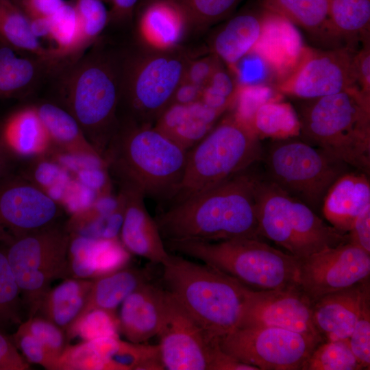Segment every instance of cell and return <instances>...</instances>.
Instances as JSON below:
<instances>
[{
    "label": "cell",
    "instance_id": "22",
    "mask_svg": "<svg viewBox=\"0 0 370 370\" xmlns=\"http://www.w3.org/2000/svg\"><path fill=\"white\" fill-rule=\"evenodd\" d=\"M295 25L284 17L264 10L262 33L252 51L281 73L282 78L294 69L305 48Z\"/></svg>",
    "mask_w": 370,
    "mask_h": 370
},
{
    "label": "cell",
    "instance_id": "40",
    "mask_svg": "<svg viewBox=\"0 0 370 370\" xmlns=\"http://www.w3.org/2000/svg\"><path fill=\"white\" fill-rule=\"evenodd\" d=\"M77 30V18L74 7L71 2L65 4L52 16L48 18L47 38L55 46L51 47L54 59L60 62L64 53L71 45Z\"/></svg>",
    "mask_w": 370,
    "mask_h": 370
},
{
    "label": "cell",
    "instance_id": "3",
    "mask_svg": "<svg viewBox=\"0 0 370 370\" xmlns=\"http://www.w3.org/2000/svg\"><path fill=\"white\" fill-rule=\"evenodd\" d=\"M187 153L153 125L119 119L102 159L119 185L170 201L182 179Z\"/></svg>",
    "mask_w": 370,
    "mask_h": 370
},
{
    "label": "cell",
    "instance_id": "42",
    "mask_svg": "<svg viewBox=\"0 0 370 370\" xmlns=\"http://www.w3.org/2000/svg\"><path fill=\"white\" fill-rule=\"evenodd\" d=\"M277 89L264 84H239L233 111L248 125L257 109L264 103L280 99Z\"/></svg>",
    "mask_w": 370,
    "mask_h": 370
},
{
    "label": "cell",
    "instance_id": "28",
    "mask_svg": "<svg viewBox=\"0 0 370 370\" xmlns=\"http://www.w3.org/2000/svg\"><path fill=\"white\" fill-rule=\"evenodd\" d=\"M144 6L137 27L141 42L159 49L178 45L186 27L175 2L153 0Z\"/></svg>",
    "mask_w": 370,
    "mask_h": 370
},
{
    "label": "cell",
    "instance_id": "2",
    "mask_svg": "<svg viewBox=\"0 0 370 370\" xmlns=\"http://www.w3.org/2000/svg\"><path fill=\"white\" fill-rule=\"evenodd\" d=\"M255 177L247 170L203 193L171 204L154 219L164 241L260 238Z\"/></svg>",
    "mask_w": 370,
    "mask_h": 370
},
{
    "label": "cell",
    "instance_id": "18",
    "mask_svg": "<svg viewBox=\"0 0 370 370\" xmlns=\"http://www.w3.org/2000/svg\"><path fill=\"white\" fill-rule=\"evenodd\" d=\"M119 186L118 204L122 217L120 237L123 248L152 263L163 264L171 254L155 219L146 208L145 197L131 186Z\"/></svg>",
    "mask_w": 370,
    "mask_h": 370
},
{
    "label": "cell",
    "instance_id": "21",
    "mask_svg": "<svg viewBox=\"0 0 370 370\" xmlns=\"http://www.w3.org/2000/svg\"><path fill=\"white\" fill-rule=\"evenodd\" d=\"M166 290L149 282L130 294L121 304L119 332L134 343L158 336L164 314Z\"/></svg>",
    "mask_w": 370,
    "mask_h": 370
},
{
    "label": "cell",
    "instance_id": "35",
    "mask_svg": "<svg viewBox=\"0 0 370 370\" xmlns=\"http://www.w3.org/2000/svg\"><path fill=\"white\" fill-rule=\"evenodd\" d=\"M264 10L280 15L306 31L328 29L330 0H259Z\"/></svg>",
    "mask_w": 370,
    "mask_h": 370
},
{
    "label": "cell",
    "instance_id": "53",
    "mask_svg": "<svg viewBox=\"0 0 370 370\" xmlns=\"http://www.w3.org/2000/svg\"><path fill=\"white\" fill-rule=\"evenodd\" d=\"M139 0H112L108 25L121 27L129 23Z\"/></svg>",
    "mask_w": 370,
    "mask_h": 370
},
{
    "label": "cell",
    "instance_id": "6",
    "mask_svg": "<svg viewBox=\"0 0 370 370\" xmlns=\"http://www.w3.org/2000/svg\"><path fill=\"white\" fill-rule=\"evenodd\" d=\"M298 116L307 143L369 175L370 95L354 86L311 99Z\"/></svg>",
    "mask_w": 370,
    "mask_h": 370
},
{
    "label": "cell",
    "instance_id": "51",
    "mask_svg": "<svg viewBox=\"0 0 370 370\" xmlns=\"http://www.w3.org/2000/svg\"><path fill=\"white\" fill-rule=\"evenodd\" d=\"M347 234L349 243L370 253V206L356 218Z\"/></svg>",
    "mask_w": 370,
    "mask_h": 370
},
{
    "label": "cell",
    "instance_id": "14",
    "mask_svg": "<svg viewBox=\"0 0 370 370\" xmlns=\"http://www.w3.org/2000/svg\"><path fill=\"white\" fill-rule=\"evenodd\" d=\"M354 55L350 46L328 51L305 47L276 89L282 95L311 100L358 86Z\"/></svg>",
    "mask_w": 370,
    "mask_h": 370
},
{
    "label": "cell",
    "instance_id": "54",
    "mask_svg": "<svg viewBox=\"0 0 370 370\" xmlns=\"http://www.w3.org/2000/svg\"><path fill=\"white\" fill-rule=\"evenodd\" d=\"M203 89L183 80L175 90L171 103L188 105L198 101L201 100Z\"/></svg>",
    "mask_w": 370,
    "mask_h": 370
},
{
    "label": "cell",
    "instance_id": "46",
    "mask_svg": "<svg viewBox=\"0 0 370 370\" xmlns=\"http://www.w3.org/2000/svg\"><path fill=\"white\" fill-rule=\"evenodd\" d=\"M12 338L29 363L39 365L46 369L56 370V360L45 347L32 334L17 328Z\"/></svg>",
    "mask_w": 370,
    "mask_h": 370
},
{
    "label": "cell",
    "instance_id": "36",
    "mask_svg": "<svg viewBox=\"0 0 370 370\" xmlns=\"http://www.w3.org/2000/svg\"><path fill=\"white\" fill-rule=\"evenodd\" d=\"M364 369L351 349L349 340L323 341L312 351L301 370Z\"/></svg>",
    "mask_w": 370,
    "mask_h": 370
},
{
    "label": "cell",
    "instance_id": "33",
    "mask_svg": "<svg viewBox=\"0 0 370 370\" xmlns=\"http://www.w3.org/2000/svg\"><path fill=\"white\" fill-rule=\"evenodd\" d=\"M249 125L259 139H284L300 135L298 114L291 103L280 99L260 106L251 117Z\"/></svg>",
    "mask_w": 370,
    "mask_h": 370
},
{
    "label": "cell",
    "instance_id": "47",
    "mask_svg": "<svg viewBox=\"0 0 370 370\" xmlns=\"http://www.w3.org/2000/svg\"><path fill=\"white\" fill-rule=\"evenodd\" d=\"M221 62L213 53L196 60H192L186 69L184 81L204 88L213 73L221 66Z\"/></svg>",
    "mask_w": 370,
    "mask_h": 370
},
{
    "label": "cell",
    "instance_id": "17",
    "mask_svg": "<svg viewBox=\"0 0 370 370\" xmlns=\"http://www.w3.org/2000/svg\"><path fill=\"white\" fill-rule=\"evenodd\" d=\"M313 301L296 284L284 288L251 290L241 327H276L314 336Z\"/></svg>",
    "mask_w": 370,
    "mask_h": 370
},
{
    "label": "cell",
    "instance_id": "43",
    "mask_svg": "<svg viewBox=\"0 0 370 370\" xmlns=\"http://www.w3.org/2000/svg\"><path fill=\"white\" fill-rule=\"evenodd\" d=\"M71 236L68 251L71 278H95L93 257L96 240L79 235L74 236L71 234Z\"/></svg>",
    "mask_w": 370,
    "mask_h": 370
},
{
    "label": "cell",
    "instance_id": "57",
    "mask_svg": "<svg viewBox=\"0 0 370 370\" xmlns=\"http://www.w3.org/2000/svg\"><path fill=\"white\" fill-rule=\"evenodd\" d=\"M102 1H103V0H102ZM103 1H108V2H111V1H112V0H103Z\"/></svg>",
    "mask_w": 370,
    "mask_h": 370
},
{
    "label": "cell",
    "instance_id": "4",
    "mask_svg": "<svg viewBox=\"0 0 370 370\" xmlns=\"http://www.w3.org/2000/svg\"><path fill=\"white\" fill-rule=\"evenodd\" d=\"M162 277L170 292L212 336L218 339L238 328L251 290L206 263L171 254Z\"/></svg>",
    "mask_w": 370,
    "mask_h": 370
},
{
    "label": "cell",
    "instance_id": "13",
    "mask_svg": "<svg viewBox=\"0 0 370 370\" xmlns=\"http://www.w3.org/2000/svg\"><path fill=\"white\" fill-rule=\"evenodd\" d=\"M158 349L164 369L215 370L223 354L209 334L167 290Z\"/></svg>",
    "mask_w": 370,
    "mask_h": 370
},
{
    "label": "cell",
    "instance_id": "55",
    "mask_svg": "<svg viewBox=\"0 0 370 370\" xmlns=\"http://www.w3.org/2000/svg\"><path fill=\"white\" fill-rule=\"evenodd\" d=\"M20 163L0 140V179L16 171Z\"/></svg>",
    "mask_w": 370,
    "mask_h": 370
},
{
    "label": "cell",
    "instance_id": "15",
    "mask_svg": "<svg viewBox=\"0 0 370 370\" xmlns=\"http://www.w3.org/2000/svg\"><path fill=\"white\" fill-rule=\"evenodd\" d=\"M297 260L298 286L312 301L369 280L370 253L349 242Z\"/></svg>",
    "mask_w": 370,
    "mask_h": 370
},
{
    "label": "cell",
    "instance_id": "9",
    "mask_svg": "<svg viewBox=\"0 0 370 370\" xmlns=\"http://www.w3.org/2000/svg\"><path fill=\"white\" fill-rule=\"evenodd\" d=\"M254 189L261 237L295 258L349 242L348 234L325 223L312 208L266 177L256 175Z\"/></svg>",
    "mask_w": 370,
    "mask_h": 370
},
{
    "label": "cell",
    "instance_id": "38",
    "mask_svg": "<svg viewBox=\"0 0 370 370\" xmlns=\"http://www.w3.org/2000/svg\"><path fill=\"white\" fill-rule=\"evenodd\" d=\"M23 305L19 288L0 245V330L19 325L23 321Z\"/></svg>",
    "mask_w": 370,
    "mask_h": 370
},
{
    "label": "cell",
    "instance_id": "5",
    "mask_svg": "<svg viewBox=\"0 0 370 370\" xmlns=\"http://www.w3.org/2000/svg\"><path fill=\"white\" fill-rule=\"evenodd\" d=\"M191 60L179 45L166 49L143 42L126 46L118 120L153 125L171 103Z\"/></svg>",
    "mask_w": 370,
    "mask_h": 370
},
{
    "label": "cell",
    "instance_id": "16",
    "mask_svg": "<svg viewBox=\"0 0 370 370\" xmlns=\"http://www.w3.org/2000/svg\"><path fill=\"white\" fill-rule=\"evenodd\" d=\"M61 206L17 171L0 179V245L58 222Z\"/></svg>",
    "mask_w": 370,
    "mask_h": 370
},
{
    "label": "cell",
    "instance_id": "32",
    "mask_svg": "<svg viewBox=\"0 0 370 370\" xmlns=\"http://www.w3.org/2000/svg\"><path fill=\"white\" fill-rule=\"evenodd\" d=\"M76 14L75 38L60 58L61 63L73 62L83 55L108 27L109 12L102 0H72Z\"/></svg>",
    "mask_w": 370,
    "mask_h": 370
},
{
    "label": "cell",
    "instance_id": "44",
    "mask_svg": "<svg viewBox=\"0 0 370 370\" xmlns=\"http://www.w3.org/2000/svg\"><path fill=\"white\" fill-rule=\"evenodd\" d=\"M354 354L363 369L370 368V299L363 305L354 330L349 338Z\"/></svg>",
    "mask_w": 370,
    "mask_h": 370
},
{
    "label": "cell",
    "instance_id": "11",
    "mask_svg": "<svg viewBox=\"0 0 370 370\" xmlns=\"http://www.w3.org/2000/svg\"><path fill=\"white\" fill-rule=\"evenodd\" d=\"M269 181L310 208H319L348 165L321 148L295 137L275 140L265 155Z\"/></svg>",
    "mask_w": 370,
    "mask_h": 370
},
{
    "label": "cell",
    "instance_id": "37",
    "mask_svg": "<svg viewBox=\"0 0 370 370\" xmlns=\"http://www.w3.org/2000/svg\"><path fill=\"white\" fill-rule=\"evenodd\" d=\"M181 10L186 28L206 29L229 16L242 0H173Z\"/></svg>",
    "mask_w": 370,
    "mask_h": 370
},
{
    "label": "cell",
    "instance_id": "30",
    "mask_svg": "<svg viewBox=\"0 0 370 370\" xmlns=\"http://www.w3.org/2000/svg\"><path fill=\"white\" fill-rule=\"evenodd\" d=\"M92 280L86 304L80 315L96 308L116 312L117 307L130 294L149 282V274L146 269L121 268Z\"/></svg>",
    "mask_w": 370,
    "mask_h": 370
},
{
    "label": "cell",
    "instance_id": "48",
    "mask_svg": "<svg viewBox=\"0 0 370 370\" xmlns=\"http://www.w3.org/2000/svg\"><path fill=\"white\" fill-rule=\"evenodd\" d=\"M29 369V363L19 353L12 338L0 330V370Z\"/></svg>",
    "mask_w": 370,
    "mask_h": 370
},
{
    "label": "cell",
    "instance_id": "19",
    "mask_svg": "<svg viewBox=\"0 0 370 370\" xmlns=\"http://www.w3.org/2000/svg\"><path fill=\"white\" fill-rule=\"evenodd\" d=\"M369 299V280L319 297L312 305L317 332L323 341L348 340Z\"/></svg>",
    "mask_w": 370,
    "mask_h": 370
},
{
    "label": "cell",
    "instance_id": "45",
    "mask_svg": "<svg viewBox=\"0 0 370 370\" xmlns=\"http://www.w3.org/2000/svg\"><path fill=\"white\" fill-rule=\"evenodd\" d=\"M127 252L112 241L96 240L93 257L95 278L123 268L127 259Z\"/></svg>",
    "mask_w": 370,
    "mask_h": 370
},
{
    "label": "cell",
    "instance_id": "1",
    "mask_svg": "<svg viewBox=\"0 0 370 370\" xmlns=\"http://www.w3.org/2000/svg\"><path fill=\"white\" fill-rule=\"evenodd\" d=\"M125 48L101 36L77 60L58 63L37 96L70 114L101 158L119 125Z\"/></svg>",
    "mask_w": 370,
    "mask_h": 370
},
{
    "label": "cell",
    "instance_id": "25",
    "mask_svg": "<svg viewBox=\"0 0 370 370\" xmlns=\"http://www.w3.org/2000/svg\"><path fill=\"white\" fill-rule=\"evenodd\" d=\"M367 174L347 172L328 190L323 201V213L331 225L347 234L356 218L370 206V183Z\"/></svg>",
    "mask_w": 370,
    "mask_h": 370
},
{
    "label": "cell",
    "instance_id": "27",
    "mask_svg": "<svg viewBox=\"0 0 370 370\" xmlns=\"http://www.w3.org/2000/svg\"><path fill=\"white\" fill-rule=\"evenodd\" d=\"M264 11H246L228 20L214 34L212 53L221 62L236 66L251 53L262 29Z\"/></svg>",
    "mask_w": 370,
    "mask_h": 370
},
{
    "label": "cell",
    "instance_id": "10",
    "mask_svg": "<svg viewBox=\"0 0 370 370\" xmlns=\"http://www.w3.org/2000/svg\"><path fill=\"white\" fill-rule=\"evenodd\" d=\"M71 237L66 226L58 222L0 245L19 288L27 318L36 315L53 280L71 278Z\"/></svg>",
    "mask_w": 370,
    "mask_h": 370
},
{
    "label": "cell",
    "instance_id": "7",
    "mask_svg": "<svg viewBox=\"0 0 370 370\" xmlns=\"http://www.w3.org/2000/svg\"><path fill=\"white\" fill-rule=\"evenodd\" d=\"M262 157L260 140L232 110L188 151L184 173L170 204L220 184Z\"/></svg>",
    "mask_w": 370,
    "mask_h": 370
},
{
    "label": "cell",
    "instance_id": "24",
    "mask_svg": "<svg viewBox=\"0 0 370 370\" xmlns=\"http://www.w3.org/2000/svg\"><path fill=\"white\" fill-rule=\"evenodd\" d=\"M223 114L201 100L188 105L171 103L153 127L188 151L213 128Z\"/></svg>",
    "mask_w": 370,
    "mask_h": 370
},
{
    "label": "cell",
    "instance_id": "26",
    "mask_svg": "<svg viewBox=\"0 0 370 370\" xmlns=\"http://www.w3.org/2000/svg\"><path fill=\"white\" fill-rule=\"evenodd\" d=\"M29 101L33 103L53 147L71 156L87 158L104 166L102 158L70 114L38 97Z\"/></svg>",
    "mask_w": 370,
    "mask_h": 370
},
{
    "label": "cell",
    "instance_id": "52",
    "mask_svg": "<svg viewBox=\"0 0 370 370\" xmlns=\"http://www.w3.org/2000/svg\"><path fill=\"white\" fill-rule=\"evenodd\" d=\"M364 47L354 55V66L357 83L364 92L370 95V47L369 40L364 41Z\"/></svg>",
    "mask_w": 370,
    "mask_h": 370
},
{
    "label": "cell",
    "instance_id": "56",
    "mask_svg": "<svg viewBox=\"0 0 370 370\" xmlns=\"http://www.w3.org/2000/svg\"><path fill=\"white\" fill-rule=\"evenodd\" d=\"M153 1V0H139V1L141 3H143V5H146L147 3H148L149 1Z\"/></svg>",
    "mask_w": 370,
    "mask_h": 370
},
{
    "label": "cell",
    "instance_id": "8",
    "mask_svg": "<svg viewBox=\"0 0 370 370\" xmlns=\"http://www.w3.org/2000/svg\"><path fill=\"white\" fill-rule=\"evenodd\" d=\"M164 243L166 248L210 265L253 290L298 285L297 258L258 238Z\"/></svg>",
    "mask_w": 370,
    "mask_h": 370
},
{
    "label": "cell",
    "instance_id": "41",
    "mask_svg": "<svg viewBox=\"0 0 370 370\" xmlns=\"http://www.w3.org/2000/svg\"><path fill=\"white\" fill-rule=\"evenodd\" d=\"M18 328L37 338L56 362L69 345L66 332L53 323L40 316L27 318Z\"/></svg>",
    "mask_w": 370,
    "mask_h": 370
},
{
    "label": "cell",
    "instance_id": "49",
    "mask_svg": "<svg viewBox=\"0 0 370 370\" xmlns=\"http://www.w3.org/2000/svg\"><path fill=\"white\" fill-rule=\"evenodd\" d=\"M238 86L236 79L221 66L204 88L235 103Z\"/></svg>",
    "mask_w": 370,
    "mask_h": 370
},
{
    "label": "cell",
    "instance_id": "31",
    "mask_svg": "<svg viewBox=\"0 0 370 370\" xmlns=\"http://www.w3.org/2000/svg\"><path fill=\"white\" fill-rule=\"evenodd\" d=\"M0 40L21 53L53 58L51 49L35 35L29 18L10 0H0Z\"/></svg>",
    "mask_w": 370,
    "mask_h": 370
},
{
    "label": "cell",
    "instance_id": "12",
    "mask_svg": "<svg viewBox=\"0 0 370 370\" xmlns=\"http://www.w3.org/2000/svg\"><path fill=\"white\" fill-rule=\"evenodd\" d=\"M321 337L276 327H241L219 338L221 349L258 370H301Z\"/></svg>",
    "mask_w": 370,
    "mask_h": 370
},
{
    "label": "cell",
    "instance_id": "50",
    "mask_svg": "<svg viewBox=\"0 0 370 370\" xmlns=\"http://www.w3.org/2000/svg\"><path fill=\"white\" fill-rule=\"evenodd\" d=\"M64 0H21V8L30 21L49 18L66 3Z\"/></svg>",
    "mask_w": 370,
    "mask_h": 370
},
{
    "label": "cell",
    "instance_id": "29",
    "mask_svg": "<svg viewBox=\"0 0 370 370\" xmlns=\"http://www.w3.org/2000/svg\"><path fill=\"white\" fill-rule=\"evenodd\" d=\"M92 281L74 278L64 280L47 292L36 315L50 321L66 334L84 310Z\"/></svg>",
    "mask_w": 370,
    "mask_h": 370
},
{
    "label": "cell",
    "instance_id": "34",
    "mask_svg": "<svg viewBox=\"0 0 370 370\" xmlns=\"http://www.w3.org/2000/svg\"><path fill=\"white\" fill-rule=\"evenodd\" d=\"M369 27L370 0H330L328 29L331 34L364 42L369 40Z\"/></svg>",
    "mask_w": 370,
    "mask_h": 370
},
{
    "label": "cell",
    "instance_id": "23",
    "mask_svg": "<svg viewBox=\"0 0 370 370\" xmlns=\"http://www.w3.org/2000/svg\"><path fill=\"white\" fill-rule=\"evenodd\" d=\"M0 140L21 162L44 156L53 147L30 101L0 120Z\"/></svg>",
    "mask_w": 370,
    "mask_h": 370
},
{
    "label": "cell",
    "instance_id": "20",
    "mask_svg": "<svg viewBox=\"0 0 370 370\" xmlns=\"http://www.w3.org/2000/svg\"><path fill=\"white\" fill-rule=\"evenodd\" d=\"M58 62L19 53L0 40V99L36 97Z\"/></svg>",
    "mask_w": 370,
    "mask_h": 370
},
{
    "label": "cell",
    "instance_id": "39",
    "mask_svg": "<svg viewBox=\"0 0 370 370\" xmlns=\"http://www.w3.org/2000/svg\"><path fill=\"white\" fill-rule=\"evenodd\" d=\"M119 319L115 312L92 309L80 315L66 332L68 340L79 337L88 341L107 336L119 337Z\"/></svg>",
    "mask_w": 370,
    "mask_h": 370
}]
</instances>
